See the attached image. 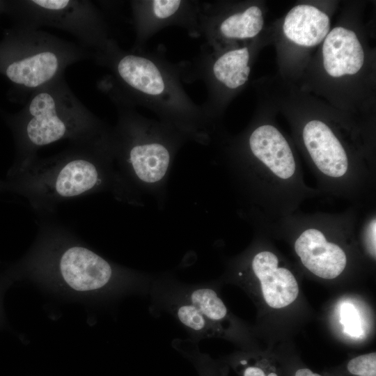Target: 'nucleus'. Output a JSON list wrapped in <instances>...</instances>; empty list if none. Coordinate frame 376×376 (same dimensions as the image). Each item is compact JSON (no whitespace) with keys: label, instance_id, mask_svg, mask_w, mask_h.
<instances>
[{"label":"nucleus","instance_id":"1","mask_svg":"<svg viewBox=\"0 0 376 376\" xmlns=\"http://www.w3.org/2000/svg\"><path fill=\"white\" fill-rule=\"evenodd\" d=\"M228 162L253 227L294 213L320 193L305 182L293 142L271 118L257 119L232 141Z\"/></svg>","mask_w":376,"mask_h":376},{"label":"nucleus","instance_id":"2","mask_svg":"<svg viewBox=\"0 0 376 376\" xmlns=\"http://www.w3.org/2000/svg\"><path fill=\"white\" fill-rule=\"evenodd\" d=\"M293 140L320 193L361 209L375 201L376 166L372 133L343 116L288 113Z\"/></svg>","mask_w":376,"mask_h":376},{"label":"nucleus","instance_id":"3","mask_svg":"<svg viewBox=\"0 0 376 376\" xmlns=\"http://www.w3.org/2000/svg\"><path fill=\"white\" fill-rule=\"evenodd\" d=\"M358 211L353 205L337 213L297 210L256 228L290 240L300 263L308 272L332 280L348 267L347 248L357 238Z\"/></svg>","mask_w":376,"mask_h":376},{"label":"nucleus","instance_id":"4","mask_svg":"<svg viewBox=\"0 0 376 376\" xmlns=\"http://www.w3.org/2000/svg\"><path fill=\"white\" fill-rule=\"evenodd\" d=\"M7 120L20 148L30 154L65 138L90 140L100 128L98 120L75 95L64 76L32 93Z\"/></svg>","mask_w":376,"mask_h":376},{"label":"nucleus","instance_id":"5","mask_svg":"<svg viewBox=\"0 0 376 376\" xmlns=\"http://www.w3.org/2000/svg\"><path fill=\"white\" fill-rule=\"evenodd\" d=\"M89 51L38 29L17 24L0 40V75L25 95L64 76L70 65L87 59Z\"/></svg>","mask_w":376,"mask_h":376},{"label":"nucleus","instance_id":"6","mask_svg":"<svg viewBox=\"0 0 376 376\" xmlns=\"http://www.w3.org/2000/svg\"><path fill=\"white\" fill-rule=\"evenodd\" d=\"M5 13L14 18L17 24L67 31L79 40L80 45L94 52L103 49L109 42L101 15L88 0L6 1Z\"/></svg>","mask_w":376,"mask_h":376},{"label":"nucleus","instance_id":"7","mask_svg":"<svg viewBox=\"0 0 376 376\" xmlns=\"http://www.w3.org/2000/svg\"><path fill=\"white\" fill-rule=\"evenodd\" d=\"M119 148L131 173L148 191L162 187L172 162V151L164 143L142 137L128 115L120 120Z\"/></svg>","mask_w":376,"mask_h":376},{"label":"nucleus","instance_id":"8","mask_svg":"<svg viewBox=\"0 0 376 376\" xmlns=\"http://www.w3.org/2000/svg\"><path fill=\"white\" fill-rule=\"evenodd\" d=\"M258 234L260 246H256L243 258L237 274L253 276L259 282L263 299L269 307L276 309L286 307L298 297L297 281L273 249L263 246L262 234L258 230Z\"/></svg>","mask_w":376,"mask_h":376},{"label":"nucleus","instance_id":"9","mask_svg":"<svg viewBox=\"0 0 376 376\" xmlns=\"http://www.w3.org/2000/svg\"><path fill=\"white\" fill-rule=\"evenodd\" d=\"M320 58L324 77L334 85L345 84L361 76L367 61L359 34L345 25L330 30L321 44Z\"/></svg>","mask_w":376,"mask_h":376},{"label":"nucleus","instance_id":"10","mask_svg":"<svg viewBox=\"0 0 376 376\" xmlns=\"http://www.w3.org/2000/svg\"><path fill=\"white\" fill-rule=\"evenodd\" d=\"M331 30L329 15L311 3L293 6L281 24L282 40L292 52H305L322 44Z\"/></svg>","mask_w":376,"mask_h":376},{"label":"nucleus","instance_id":"11","mask_svg":"<svg viewBox=\"0 0 376 376\" xmlns=\"http://www.w3.org/2000/svg\"><path fill=\"white\" fill-rule=\"evenodd\" d=\"M60 269L66 283L79 291L100 288L112 276V269L107 261L81 246L70 248L63 253Z\"/></svg>","mask_w":376,"mask_h":376},{"label":"nucleus","instance_id":"12","mask_svg":"<svg viewBox=\"0 0 376 376\" xmlns=\"http://www.w3.org/2000/svg\"><path fill=\"white\" fill-rule=\"evenodd\" d=\"M100 170L95 160L87 153L68 157L54 178V191L62 198H72L90 191L102 183Z\"/></svg>","mask_w":376,"mask_h":376},{"label":"nucleus","instance_id":"13","mask_svg":"<svg viewBox=\"0 0 376 376\" xmlns=\"http://www.w3.org/2000/svg\"><path fill=\"white\" fill-rule=\"evenodd\" d=\"M251 51L246 47L230 49L214 61L212 73L225 88L235 91L249 80L251 72Z\"/></svg>","mask_w":376,"mask_h":376},{"label":"nucleus","instance_id":"14","mask_svg":"<svg viewBox=\"0 0 376 376\" xmlns=\"http://www.w3.org/2000/svg\"><path fill=\"white\" fill-rule=\"evenodd\" d=\"M176 291L198 308L215 334L221 331L222 324L228 317V311L214 289L206 285H196L182 286Z\"/></svg>","mask_w":376,"mask_h":376},{"label":"nucleus","instance_id":"15","mask_svg":"<svg viewBox=\"0 0 376 376\" xmlns=\"http://www.w3.org/2000/svg\"><path fill=\"white\" fill-rule=\"evenodd\" d=\"M264 24L263 10L257 5H251L225 17L219 26V31L226 39H251L259 35Z\"/></svg>","mask_w":376,"mask_h":376},{"label":"nucleus","instance_id":"16","mask_svg":"<svg viewBox=\"0 0 376 376\" xmlns=\"http://www.w3.org/2000/svg\"><path fill=\"white\" fill-rule=\"evenodd\" d=\"M168 295L166 299H166L168 310L193 336L194 339L201 340L215 334L211 324L196 306L186 300L177 291Z\"/></svg>","mask_w":376,"mask_h":376},{"label":"nucleus","instance_id":"17","mask_svg":"<svg viewBox=\"0 0 376 376\" xmlns=\"http://www.w3.org/2000/svg\"><path fill=\"white\" fill-rule=\"evenodd\" d=\"M357 229L359 235L366 252L374 260L375 259L376 243V210L375 207L366 212L363 217L358 219Z\"/></svg>","mask_w":376,"mask_h":376},{"label":"nucleus","instance_id":"18","mask_svg":"<svg viewBox=\"0 0 376 376\" xmlns=\"http://www.w3.org/2000/svg\"><path fill=\"white\" fill-rule=\"evenodd\" d=\"M237 369L241 376H279L275 366L266 359H240Z\"/></svg>","mask_w":376,"mask_h":376},{"label":"nucleus","instance_id":"19","mask_svg":"<svg viewBox=\"0 0 376 376\" xmlns=\"http://www.w3.org/2000/svg\"><path fill=\"white\" fill-rule=\"evenodd\" d=\"M347 373L359 376H376V353L370 352L351 359L346 365Z\"/></svg>","mask_w":376,"mask_h":376},{"label":"nucleus","instance_id":"20","mask_svg":"<svg viewBox=\"0 0 376 376\" xmlns=\"http://www.w3.org/2000/svg\"><path fill=\"white\" fill-rule=\"evenodd\" d=\"M352 305L345 304L341 310V323L347 328L346 331L353 336L361 334L360 322Z\"/></svg>","mask_w":376,"mask_h":376},{"label":"nucleus","instance_id":"21","mask_svg":"<svg viewBox=\"0 0 376 376\" xmlns=\"http://www.w3.org/2000/svg\"><path fill=\"white\" fill-rule=\"evenodd\" d=\"M182 4L177 0H155L152 1L154 15L159 19H166L175 14Z\"/></svg>","mask_w":376,"mask_h":376},{"label":"nucleus","instance_id":"22","mask_svg":"<svg viewBox=\"0 0 376 376\" xmlns=\"http://www.w3.org/2000/svg\"><path fill=\"white\" fill-rule=\"evenodd\" d=\"M294 376H322L318 373H314L307 368H301L297 370Z\"/></svg>","mask_w":376,"mask_h":376},{"label":"nucleus","instance_id":"23","mask_svg":"<svg viewBox=\"0 0 376 376\" xmlns=\"http://www.w3.org/2000/svg\"><path fill=\"white\" fill-rule=\"evenodd\" d=\"M6 6V1L0 0V15L5 13Z\"/></svg>","mask_w":376,"mask_h":376}]
</instances>
